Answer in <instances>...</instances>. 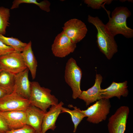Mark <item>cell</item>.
Returning a JSON list of instances; mask_svg holds the SVG:
<instances>
[{
	"label": "cell",
	"mask_w": 133,
	"mask_h": 133,
	"mask_svg": "<svg viewBox=\"0 0 133 133\" xmlns=\"http://www.w3.org/2000/svg\"><path fill=\"white\" fill-rule=\"evenodd\" d=\"M35 133H43L41 131V132H36L35 131Z\"/></svg>",
	"instance_id": "28"
},
{
	"label": "cell",
	"mask_w": 133,
	"mask_h": 133,
	"mask_svg": "<svg viewBox=\"0 0 133 133\" xmlns=\"http://www.w3.org/2000/svg\"><path fill=\"white\" fill-rule=\"evenodd\" d=\"M31 92L29 100L31 105L46 112L51 106L58 103V99L51 94L50 89L42 87L37 82H31Z\"/></svg>",
	"instance_id": "3"
},
{
	"label": "cell",
	"mask_w": 133,
	"mask_h": 133,
	"mask_svg": "<svg viewBox=\"0 0 133 133\" xmlns=\"http://www.w3.org/2000/svg\"><path fill=\"white\" fill-rule=\"evenodd\" d=\"M10 17L9 9L3 6L0 7V33L5 34L7 28L9 26Z\"/></svg>",
	"instance_id": "22"
},
{
	"label": "cell",
	"mask_w": 133,
	"mask_h": 133,
	"mask_svg": "<svg viewBox=\"0 0 133 133\" xmlns=\"http://www.w3.org/2000/svg\"><path fill=\"white\" fill-rule=\"evenodd\" d=\"M63 29V31L75 44L85 37L88 31L85 24L76 18L71 19L66 22Z\"/></svg>",
	"instance_id": "9"
},
{
	"label": "cell",
	"mask_w": 133,
	"mask_h": 133,
	"mask_svg": "<svg viewBox=\"0 0 133 133\" xmlns=\"http://www.w3.org/2000/svg\"><path fill=\"white\" fill-rule=\"evenodd\" d=\"M126 7H116L112 11L111 17L108 16L109 20L105 26L107 30L113 36L121 34L129 38L133 37V30L127 25V20L131 15Z\"/></svg>",
	"instance_id": "2"
},
{
	"label": "cell",
	"mask_w": 133,
	"mask_h": 133,
	"mask_svg": "<svg viewBox=\"0 0 133 133\" xmlns=\"http://www.w3.org/2000/svg\"><path fill=\"white\" fill-rule=\"evenodd\" d=\"M103 77L100 74H96L94 85L86 90L82 91L78 98L83 100L86 106L102 99L101 84Z\"/></svg>",
	"instance_id": "11"
},
{
	"label": "cell",
	"mask_w": 133,
	"mask_h": 133,
	"mask_svg": "<svg viewBox=\"0 0 133 133\" xmlns=\"http://www.w3.org/2000/svg\"><path fill=\"white\" fill-rule=\"evenodd\" d=\"M0 41L7 46L13 48L15 51L21 52L27 43L13 37H7L0 33Z\"/></svg>",
	"instance_id": "20"
},
{
	"label": "cell",
	"mask_w": 133,
	"mask_h": 133,
	"mask_svg": "<svg viewBox=\"0 0 133 133\" xmlns=\"http://www.w3.org/2000/svg\"><path fill=\"white\" fill-rule=\"evenodd\" d=\"M111 107L109 99H102L96 101L86 109L81 111L87 117V121L94 124H98L106 120Z\"/></svg>",
	"instance_id": "5"
},
{
	"label": "cell",
	"mask_w": 133,
	"mask_h": 133,
	"mask_svg": "<svg viewBox=\"0 0 133 133\" xmlns=\"http://www.w3.org/2000/svg\"><path fill=\"white\" fill-rule=\"evenodd\" d=\"M22 3L34 4L39 6L42 10L47 12H49L50 11V3L49 1L46 0L39 2L36 0H15L13 2L11 9H13L17 8L18 7L19 5Z\"/></svg>",
	"instance_id": "21"
},
{
	"label": "cell",
	"mask_w": 133,
	"mask_h": 133,
	"mask_svg": "<svg viewBox=\"0 0 133 133\" xmlns=\"http://www.w3.org/2000/svg\"><path fill=\"white\" fill-rule=\"evenodd\" d=\"M28 68L15 75L14 91L26 99H29L31 92V82L29 80Z\"/></svg>",
	"instance_id": "13"
},
{
	"label": "cell",
	"mask_w": 133,
	"mask_h": 133,
	"mask_svg": "<svg viewBox=\"0 0 133 133\" xmlns=\"http://www.w3.org/2000/svg\"><path fill=\"white\" fill-rule=\"evenodd\" d=\"M88 21L97 30V42L100 51L108 60H110L118 51L117 46L114 37L107 30L105 25L98 17L88 15Z\"/></svg>",
	"instance_id": "1"
},
{
	"label": "cell",
	"mask_w": 133,
	"mask_h": 133,
	"mask_svg": "<svg viewBox=\"0 0 133 133\" xmlns=\"http://www.w3.org/2000/svg\"><path fill=\"white\" fill-rule=\"evenodd\" d=\"M15 75L3 70L0 73V87L8 94L14 91Z\"/></svg>",
	"instance_id": "18"
},
{
	"label": "cell",
	"mask_w": 133,
	"mask_h": 133,
	"mask_svg": "<svg viewBox=\"0 0 133 133\" xmlns=\"http://www.w3.org/2000/svg\"><path fill=\"white\" fill-rule=\"evenodd\" d=\"M30 105L29 100L14 91L0 98V112L25 111Z\"/></svg>",
	"instance_id": "6"
},
{
	"label": "cell",
	"mask_w": 133,
	"mask_h": 133,
	"mask_svg": "<svg viewBox=\"0 0 133 133\" xmlns=\"http://www.w3.org/2000/svg\"><path fill=\"white\" fill-rule=\"evenodd\" d=\"M112 1V0H84V2L88 7L94 9H99L102 7L108 13V11L105 8L104 5L110 4Z\"/></svg>",
	"instance_id": "23"
},
{
	"label": "cell",
	"mask_w": 133,
	"mask_h": 133,
	"mask_svg": "<svg viewBox=\"0 0 133 133\" xmlns=\"http://www.w3.org/2000/svg\"><path fill=\"white\" fill-rule=\"evenodd\" d=\"M0 114L10 130L20 128L27 125L25 111L0 112Z\"/></svg>",
	"instance_id": "12"
},
{
	"label": "cell",
	"mask_w": 133,
	"mask_h": 133,
	"mask_svg": "<svg viewBox=\"0 0 133 133\" xmlns=\"http://www.w3.org/2000/svg\"><path fill=\"white\" fill-rule=\"evenodd\" d=\"M82 75V70L76 60L72 57L69 58L66 64L64 79L72 89V98L74 99L78 98L82 92L81 89Z\"/></svg>",
	"instance_id": "4"
},
{
	"label": "cell",
	"mask_w": 133,
	"mask_h": 133,
	"mask_svg": "<svg viewBox=\"0 0 133 133\" xmlns=\"http://www.w3.org/2000/svg\"><path fill=\"white\" fill-rule=\"evenodd\" d=\"M25 111L27 125L33 127L36 132H41L43 120L46 112L31 105Z\"/></svg>",
	"instance_id": "16"
},
{
	"label": "cell",
	"mask_w": 133,
	"mask_h": 133,
	"mask_svg": "<svg viewBox=\"0 0 133 133\" xmlns=\"http://www.w3.org/2000/svg\"><path fill=\"white\" fill-rule=\"evenodd\" d=\"M129 112V108L127 106H121L117 109L108 119L109 133H124Z\"/></svg>",
	"instance_id": "8"
},
{
	"label": "cell",
	"mask_w": 133,
	"mask_h": 133,
	"mask_svg": "<svg viewBox=\"0 0 133 133\" xmlns=\"http://www.w3.org/2000/svg\"><path fill=\"white\" fill-rule=\"evenodd\" d=\"M70 106L73 107L74 109L71 110L69 109L62 106L61 108V113H67L70 115L72 121L74 125L73 133H75L77 127L83 118L86 117L80 109L76 106L73 107L70 105Z\"/></svg>",
	"instance_id": "19"
},
{
	"label": "cell",
	"mask_w": 133,
	"mask_h": 133,
	"mask_svg": "<svg viewBox=\"0 0 133 133\" xmlns=\"http://www.w3.org/2000/svg\"><path fill=\"white\" fill-rule=\"evenodd\" d=\"M9 130L4 120L1 115L0 112V133H5Z\"/></svg>",
	"instance_id": "26"
},
{
	"label": "cell",
	"mask_w": 133,
	"mask_h": 133,
	"mask_svg": "<svg viewBox=\"0 0 133 133\" xmlns=\"http://www.w3.org/2000/svg\"><path fill=\"white\" fill-rule=\"evenodd\" d=\"M35 132L33 127L26 125L20 128L9 130L5 133H35Z\"/></svg>",
	"instance_id": "24"
},
{
	"label": "cell",
	"mask_w": 133,
	"mask_h": 133,
	"mask_svg": "<svg viewBox=\"0 0 133 133\" xmlns=\"http://www.w3.org/2000/svg\"><path fill=\"white\" fill-rule=\"evenodd\" d=\"M76 48L70 39L62 31L55 37L51 50L55 57L63 58L73 53Z\"/></svg>",
	"instance_id": "10"
},
{
	"label": "cell",
	"mask_w": 133,
	"mask_h": 133,
	"mask_svg": "<svg viewBox=\"0 0 133 133\" xmlns=\"http://www.w3.org/2000/svg\"><path fill=\"white\" fill-rule=\"evenodd\" d=\"M128 82L117 83L113 82L108 87L101 90L102 99H109L114 97L120 99L121 96L126 97L129 94Z\"/></svg>",
	"instance_id": "14"
},
{
	"label": "cell",
	"mask_w": 133,
	"mask_h": 133,
	"mask_svg": "<svg viewBox=\"0 0 133 133\" xmlns=\"http://www.w3.org/2000/svg\"><path fill=\"white\" fill-rule=\"evenodd\" d=\"M32 42L30 41L21 52L24 63L30 71L33 79L36 75L37 62L32 47Z\"/></svg>",
	"instance_id": "17"
},
{
	"label": "cell",
	"mask_w": 133,
	"mask_h": 133,
	"mask_svg": "<svg viewBox=\"0 0 133 133\" xmlns=\"http://www.w3.org/2000/svg\"><path fill=\"white\" fill-rule=\"evenodd\" d=\"M64 103L61 101L55 105L51 106L49 110L45 113L42 122L41 132L46 133L50 129L54 131L56 127L55 123L60 114L61 113V107Z\"/></svg>",
	"instance_id": "15"
},
{
	"label": "cell",
	"mask_w": 133,
	"mask_h": 133,
	"mask_svg": "<svg viewBox=\"0 0 133 133\" xmlns=\"http://www.w3.org/2000/svg\"><path fill=\"white\" fill-rule=\"evenodd\" d=\"M15 51L12 47L6 45L0 41V56Z\"/></svg>",
	"instance_id": "25"
},
{
	"label": "cell",
	"mask_w": 133,
	"mask_h": 133,
	"mask_svg": "<svg viewBox=\"0 0 133 133\" xmlns=\"http://www.w3.org/2000/svg\"><path fill=\"white\" fill-rule=\"evenodd\" d=\"M7 94H8L6 91L0 87V98Z\"/></svg>",
	"instance_id": "27"
},
{
	"label": "cell",
	"mask_w": 133,
	"mask_h": 133,
	"mask_svg": "<svg viewBox=\"0 0 133 133\" xmlns=\"http://www.w3.org/2000/svg\"><path fill=\"white\" fill-rule=\"evenodd\" d=\"M0 66L2 70L15 75L27 68L21 52L16 51L0 56Z\"/></svg>",
	"instance_id": "7"
},
{
	"label": "cell",
	"mask_w": 133,
	"mask_h": 133,
	"mask_svg": "<svg viewBox=\"0 0 133 133\" xmlns=\"http://www.w3.org/2000/svg\"><path fill=\"white\" fill-rule=\"evenodd\" d=\"M2 70L1 67H0V72L2 71Z\"/></svg>",
	"instance_id": "29"
}]
</instances>
